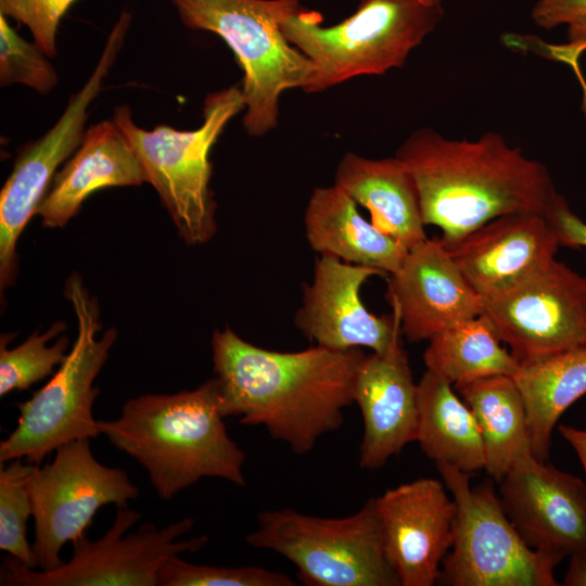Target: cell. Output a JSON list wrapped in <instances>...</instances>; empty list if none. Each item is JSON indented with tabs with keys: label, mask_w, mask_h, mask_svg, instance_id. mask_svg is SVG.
<instances>
[{
	"label": "cell",
	"mask_w": 586,
	"mask_h": 586,
	"mask_svg": "<svg viewBox=\"0 0 586 586\" xmlns=\"http://www.w3.org/2000/svg\"><path fill=\"white\" fill-rule=\"evenodd\" d=\"M361 348L319 345L298 352L269 351L230 328L215 330L212 358L224 418L262 425L297 455L309 453L344 421L353 400Z\"/></svg>",
	"instance_id": "obj_1"
},
{
	"label": "cell",
	"mask_w": 586,
	"mask_h": 586,
	"mask_svg": "<svg viewBox=\"0 0 586 586\" xmlns=\"http://www.w3.org/2000/svg\"><path fill=\"white\" fill-rule=\"evenodd\" d=\"M394 156L415 178L425 226L441 229L447 249L499 216H547L560 196L543 163L494 131L476 140H456L422 127Z\"/></svg>",
	"instance_id": "obj_2"
},
{
	"label": "cell",
	"mask_w": 586,
	"mask_h": 586,
	"mask_svg": "<svg viewBox=\"0 0 586 586\" xmlns=\"http://www.w3.org/2000/svg\"><path fill=\"white\" fill-rule=\"evenodd\" d=\"M216 378L191 391L128 399L99 433L135 459L161 499L169 500L203 477L245 485V454L228 435Z\"/></svg>",
	"instance_id": "obj_3"
},
{
	"label": "cell",
	"mask_w": 586,
	"mask_h": 586,
	"mask_svg": "<svg viewBox=\"0 0 586 586\" xmlns=\"http://www.w3.org/2000/svg\"><path fill=\"white\" fill-rule=\"evenodd\" d=\"M444 15L443 0H359L333 26H322L318 12L303 8L281 22V30L313 62L315 74L304 91L316 93L404 66Z\"/></svg>",
	"instance_id": "obj_4"
},
{
	"label": "cell",
	"mask_w": 586,
	"mask_h": 586,
	"mask_svg": "<svg viewBox=\"0 0 586 586\" xmlns=\"http://www.w3.org/2000/svg\"><path fill=\"white\" fill-rule=\"evenodd\" d=\"M190 29L218 35L243 71V126L262 137L278 125L279 99L308 86L313 62L292 46L281 22L304 7L298 0H170Z\"/></svg>",
	"instance_id": "obj_5"
},
{
	"label": "cell",
	"mask_w": 586,
	"mask_h": 586,
	"mask_svg": "<svg viewBox=\"0 0 586 586\" xmlns=\"http://www.w3.org/2000/svg\"><path fill=\"white\" fill-rule=\"evenodd\" d=\"M65 297L77 318V337L53 377L33 396L17 404L16 428L0 443V464L25 459L41 461L72 441L100 435L92 409L100 388L93 381L106 362L117 339L112 327L101 337L100 308L79 275L65 283Z\"/></svg>",
	"instance_id": "obj_6"
},
{
	"label": "cell",
	"mask_w": 586,
	"mask_h": 586,
	"mask_svg": "<svg viewBox=\"0 0 586 586\" xmlns=\"http://www.w3.org/2000/svg\"><path fill=\"white\" fill-rule=\"evenodd\" d=\"M244 107L241 87L231 86L206 95L203 123L194 130L167 125L146 130L133 122L128 105L114 111L113 120L133 149L146 182L156 190L189 245H202L216 233L209 153L227 124Z\"/></svg>",
	"instance_id": "obj_7"
},
{
	"label": "cell",
	"mask_w": 586,
	"mask_h": 586,
	"mask_svg": "<svg viewBox=\"0 0 586 586\" xmlns=\"http://www.w3.org/2000/svg\"><path fill=\"white\" fill-rule=\"evenodd\" d=\"M245 542L286 558L307 586H400L384 551L374 497L345 518L264 510Z\"/></svg>",
	"instance_id": "obj_8"
},
{
	"label": "cell",
	"mask_w": 586,
	"mask_h": 586,
	"mask_svg": "<svg viewBox=\"0 0 586 586\" xmlns=\"http://www.w3.org/2000/svg\"><path fill=\"white\" fill-rule=\"evenodd\" d=\"M456 504L451 547L437 584L446 586H558L562 556L535 550L505 512L492 479L475 486L469 474L436 464Z\"/></svg>",
	"instance_id": "obj_9"
},
{
	"label": "cell",
	"mask_w": 586,
	"mask_h": 586,
	"mask_svg": "<svg viewBox=\"0 0 586 586\" xmlns=\"http://www.w3.org/2000/svg\"><path fill=\"white\" fill-rule=\"evenodd\" d=\"M142 514L118 507L115 520L95 540L84 534L73 543L72 558L51 571L36 572L12 556L3 558L1 586H158V572L171 556L194 552L205 547V535L182 539L194 525L192 518L158 528L142 524L126 533Z\"/></svg>",
	"instance_id": "obj_10"
},
{
	"label": "cell",
	"mask_w": 586,
	"mask_h": 586,
	"mask_svg": "<svg viewBox=\"0 0 586 586\" xmlns=\"http://www.w3.org/2000/svg\"><path fill=\"white\" fill-rule=\"evenodd\" d=\"M89 440L60 446L53 460L42 468L36 464L27 481L35 521L31 548L41 571L64 563L61 549L87 534L101 507H126L139 496L138 487L123 469L97 460Z\"/></svg>",
	"instance_id": "obj_11"
},
{
	"label": "cell",
	"mask_w": 586,
	"mask_h": 586,
	"mask_svg": "<svg viewBox=\"0 0 586 586\" xmlns=\"http://www.w3.org/2000/svg\"><path fill=\"white\" fill-rule=\"evenodd\" d=\"M131 21L123 12L112 28L99 61L74 93L56 123L40 138L23 146L0 192V288L11 285L17 272L16 243L46 196L59 166L80 145L86 131L88 107L101 91ZM1 290V292H3Z\"/></svg>",
	"instance_id": "obj_12"
},
{
	"label": "cell",
	"mask_w": 586,
	"mask_h": 586,
	"mask_svg": "<svg viewBox=\"0 0 586 586\" xmlns=\"http://www.w3.org/2000/svg\"><path fill=\"white\" fill-rule=\"evenodd\" d=\"M482 314L520 365L586 345V276L553 259Z\"/></svg>",
	"instance_id": "obj_13"
},
{
	"label": "cell",
	"mask_w": 586,
	"mask_h": 586,
	"mask_svg": "<svg viewBox=\"0 0 586 586\" xmlns=\"http://www.w3.org/2000/svg\"><path fill=\"white\" fill-rule=\"evenodd\" d=\"M379 269L320 255L310 283L303 285L296 310V328L317 345L336 351L367 347L384 353L400 342V321L391 315L375 316L365 306L360 290Z\"/></svg>",
	"instance_id": "obj_14"
},
{
	"label": "cell",
	"mask_w": 586,
	"mask_h": 586,
	"mask_svg": "<svg viewBox=\"0 0 586 586\" xmlns=\"http://www.w3.org/2000/svg\"><path fill=\"white\" fill-rule=\"evenodd\" d=\"M374 498L384 551L400 586L437 584L456 517L442 482L420 477Z\"/></svg>",
	"instance_id": "obj_15"
},
{
	"label": "cell",
	"mask_w": 586,
	"mask_h": 586,
	"mask_svg": "<svg viewBox=\"0 0 586 586\" xmlns=\"http://www.w3.org/2000/svg\"><path fill=\"white\" fill-rule=\"evenodd\" d=\"M501 506L525 543L563 558L586 551V483L533 455L499 482Z\"/></svg>",
	"instance_id": "obj_16"
},
{
	"label": "cell",
	"mask_w": 586,
	"mask_h": 586,
	"mask_svg": "<svg viewBox=\"0 0 586 586\" xmlns=\"http://www.w3.org/2000/svg\"><path fill=\"white\" fill-rule=\"evenodd\" d=\"M387 298L409 342L429 341L483 310L441 237L408 250L400 267L387 275Z\"/></svg>",
	"instance_id": "obj_17"
},
{
	"label": "cell",
	"mask_w": 586,
	"mask_h": 586,
	"mask_svg": "<svg viewBox=\"0 0 586 586\" xmlns=\"http://www.w3.org/2000/svg\"><path fill=\"white\" fill-rule=\"evenodd\" d=\"M560 246L547 216L523 212L487 221L448 250L484 302L540 271L556 259Z\"/></svg>",
	"instance_id": "obj_18"
},
{
	"label": "cell",
	"mask_w": 586,
	"mask_h": 586,
	"mask_svg": "<svg viewBox=\"0 0 586 586\" xmlns=\"http://www.w3.org/2000/svg\"><path fill=\"white\" fill-rule=\"evenodd\" d=\"M353 400L364 421L360 468L380 469L416 442L417 383L402 342L384 353L364 356L355 375Z\"/></svg>",
	"instance_id": "obj_19"
},
{
	"label": "cell",
	"mask_w": 586,
	"mask_h": 586,
	"mask_svg": "<svg viewBox=\"0 0 586 586\" xmlns=\"http://www.w3.org/2000/svg\"><path fill=\"white\" fill-rule=\"evenodd\" d=\"M146 182L143 168L114 120L89 126L80 145L55 174L37 215L43 227H64L93 192Z\"/></svg>",
	"instance_id": "obj_20"
},
{
	"label": "cell",
	"mask_w": 586,
	"mask_h": 586,
	"mask_svg": "<svg viewBox=\"0 0 586 586\" xmlns=\"http://www.w3.org/2000/svg\"><path fill=\"white\" fill-rule=\"evenodd\" d=\"M333 184L369 212L378 230L406 249L428 238L417 183L396 156L373 160L347 152L336 166Z\"/></svg>",
	"instance_id": "obj_21"
},
{
	"label": "cell",
	"mask_w": 586,
	"mask_h": 586,
	"mask_svg": "<svg viewBox=\"0 0 586 586\" xmlns=\"http://www.w3.org/2000/svg\"><path fill=\"white\" fill-rule=\"evenodd\" d=\"M357 206L335 184L316 188L304 216L308 244L320 255L375 268L386 276L395 272L408 249L366 220Z\"/></svg>",
	"instance_id": "obj_22"
},
{
	"label": "cell",
	"mask_w": 586,
	"mask_h": 586,
	"mask_svg": "<svg viewBox=\"0 0 586 586\" xmlns=\"http://www.w3.org/2000/svg\"><path fill=\"white\" fill-rule=\"evenodd\" d=\"M417 398L416 442L421 450L436 464L446 463L468 474L484 470L476 419L453 384L426 369L417 383Z\"/></svg>",
	"instance_id": "obj_23"
},
{
	"label": "cell",
	"mask_w": 586,
	"mask_h": 586,
	"mask_svg": "<svg viewBox=\"0 0 586 586\" xmlns=\"http://www.w3.org/2000/svg\"><path fill=\"white\" fill-rule=\"evenodd\" d=\"M454 388L472 410L483 441L487 475L497 482L532 456L525 404L511 375H492Z\"/></svg>",
	"instance_id": "obj_24"
},
{
	"label": "cell",
	"mask_w": 586,
	"mask_h": 586,
	"mask_svg": "<svg viewBox=\"0 0 586 586\" xmlns=\"http://www.w3.org/2000/svg\"><path fill=\"white\" fill-rule=\"evenodd\" d=\"M512 378L525 404L533 456L546 461L558 420L586 395V345L520 365Z\"/></svg>",
	"instance_id": "obj_25"
},
{
	"label": "cell",
	"mask_w": 586,
	"mask_h": 586,
	"mask_svg": "<svg viewBox=\"0 0 586 586\" xmlns=\"http://www.w3.org/2000/svg\"><path fill=\"white\" fill-rule=\"evenodd\" d=\"M502 344L492 321L481 314L430 339L423 361L453 385L492 375L513 377L520 364Z\"/></svg>",
	"instance_id": "obj_26"
},
{
	"label": "cell",
	"mask_w": 586,
	"mask_h": 586,
	"mask_svg": "<svg viewBox=\"0 0 586 586\" xmlns=\"http://www.w3.org/2000/svg\"><path fill=\"white\" fill-rule=\"evenodd\" d=\"M66 329L64 321L54 322L46 332L35 331L22 344L9 349L12 334L0 339V395L12 391H25L33 384L51 375L67 355L69 340L61 336L52 346L47 343Z\"/></svg>",
	"instance_id": "obj_27"
},
{
	"label": "cell",
	"mask_w": 586,
	"mask_h": 586,
	"mask_svg": "<svg viewBox=\"0 0 586 586\" xmlns=\"http://www.w3.org/2000/svg\"><path fill=\"white\" fill-rule=\"evenodd\" d=\"M35 466L14 459L0 469V549L31 569L37 561L26 535L33 515L27 481Z\"/></svg>",
	"instance_id": "obj_28"
},
{
	"label": "cell",
	"mask_w": 586,
	"mask_h": 586,
	"mask_svg": "<svg viewBox=\"0 0 586 586\" xmlns=\"http://www.w3.org/2000/svg\"><path fill=\"white\" fill-rule=\"evenodd\" d=\"M58 81V73L42 48L21 37L0 13V85L20 84L44 94Z\"/></svg>",
	"instance_id": "obj_29"
},
{
	"label": "cell",
	"mask_w": 586,
	"mask_h": 586,
	"mask_svg": "<svg viewBox=\"0 0 586 586\" xmlns=\"http://www.w3.org/2000/svg\"><path fill=\"white\" fill-rule=\"evenodd\" d=\"M158 586H295L296 583L282 572L259 566H215L193 564L178 555L162 565Z\"/></svg>",
	"instance_id": "obj_30"
},
{
	"label": "cell",
	"mask_w": 586,
	"mask_h": 586,
	"mask_svg": "<svg viewBox=\"0 0 586 586\" xmlns=\"http://www.w3.org/2000/svg\"><path fill=\"white\" fill-rule=\"evenodd\" d=\"M531 17L534 24L543 29L566 26V42L563 44H546L553 60L570 65L575 72L584 89L586 101V84L578 67L579 56L586 50V0H536Z\"/></svg>",
	"instance_id": "obj_31"
},
{
	"label": "cell",
	"mask_w": 586,
	"mask_h": 586,
	"mask_svg": "<svg viewBox=\"0 0 586 586\" xmlns=\"http://www.w3.org/2000/svg\"><path fill=\"white\" fill-rule=\"evenodd\" d=\"M76 0H0V13L24 24L34 41L54 58L59 24Z\"/></svg>",
	"instance_id": "obj_32"
},
{
	"label": "cell",
	"mask_w": 586,
	"mask_h": 586,
	"mask_svg": "<svg viewBox=\"0 0 586 586\" xmlns=\"http://www.w3.org/2000/svg\"><path fill=\"white\" fill-rule=\"evenodd\" d=\"M561 246L586 249V222L573 213L560 194L547 215Z\"/></svg>",
	"instance_id": "obj_33"
},
{
	"label": "cell",
	"mask_w": 586,
	"mask_h": 586,
	"mask_svg": "<svg viewBox=\"0 0 586 586\" xmlns=\"http://www.w3.org/2000/svg\"><path fill=\"white\" fill-rule=\"evenodd\" d=\"M563 585L586 586V551L570 556Z\"/></svg>",
	"instance_id": "obj_34"
},
{
	"label": "cell",
	"mask_w": 586,
	"mask_h": 586,
	"mask_svg": "<svg viewBox=\"0 0 586 586\" xmlns=\"http://www.w3.org/2000/svg\"><path fill=\"white\" fill-rule=\"evenodd\" d=\"M558 431L575 450L586 474V430L571 425H559Z\"/></svg>",
	"instance_id": "obj_35"
}]
</instances>
